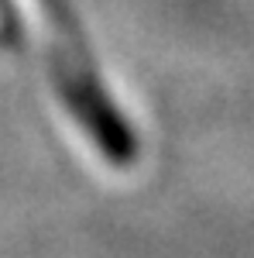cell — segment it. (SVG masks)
<instances>
[{"instance_id": "1", "label": "cell", "mask_w": 254, "mask_h": 258, "mask_svg": "<svg viewBox=\"0 0 254 258\" xmlns=\"http://www.w3.org/2000/svg\"><path fill=\"white\" fill-rule=\"evenodd\" d=\"M48 28L55 31V80H59L62 93L69 100V107L76 110V117L93 131V138L100 141V148L107 152V159L127 165L134 159V138L124 127V120L117 117V110L110 107V100L103 93V86L97 80V69L90 59V48L82 45V28L72 18L65 0H38Z\"/></svg>"}, {"instance_id": "2", "label": "cell", "mask_w": 254, "mask_h": 258, "mask_svg": "<svg viewBox=\"0 0 254 258\" xmlns=\"http://www.w3.org/2000/svg\"><path fill=\"white\" fill-rule=\"evenodd\" d=\"M0 21H4V28H7V38L18 45L21 41V28H18V14H14L11 0H0Z\"/></svg>"}]
</instances>
